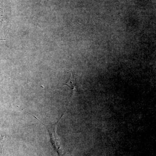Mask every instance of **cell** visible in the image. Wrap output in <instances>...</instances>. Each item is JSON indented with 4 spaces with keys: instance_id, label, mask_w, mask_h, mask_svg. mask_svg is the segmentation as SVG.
<instances>
[{
    "instance_id": "1",
    "label": "cell",
    "mask_w": 156,
    "mask_h": 156,
    "mask_svg": "<svg viewBox=\"0 0 156 156\" xmlns=\"http://www.w3.org/2000/svg\"><path fill=\"white\" fill-rule=\"evenodd\" d=\"M59 121L56 124L48 125V126L45 125L44 123H41L43 124L48 129V132L50 134L51 143L54 147V148L58 153V155H60L62 154V149L61 144H60V139L56 132V127Z\"/></svg>"
},
{
    "instance_id": "3",
    "label": "cell",
    "mask_w": 156,
    "mask_h": 156,
    "mask_svg": "<svg viewBox=\"0 0 156 156\" xmlns=\"http://www.w3.org/2000/svg\"><path fill=\"white\" fill-rule=\"evenodd\" d=\"M2 9H0V22L2 21Z\"/></svg>"
},
{
    "instance_id": "2",
    "label": "cell",
    "mask_w": 156,
    "mask_h": 156,
    "mask_svg": "<svg viewBox=\"0 0 156 156\" xmlns=\"http://www.w3.org/2000/svg\"><path fill=\"white\" fill-rule=\"evenodd\" d=\"M63 86H66L69 87L72 89L73 92L75 91L76 87V82L72 73H70V76L69 79L67 83L63 84Z\"/></svg>"
}]
</instances>
